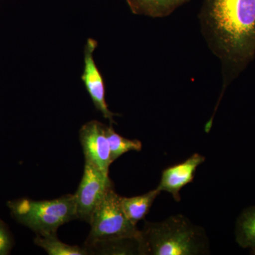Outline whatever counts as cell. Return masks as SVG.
<instances>
[{
	"label": "cell",
	"mask_w": 255,
	"mask_h": 255,
	"mask_svg": "<svg viewBox=\"0 0 255 255\" xmlns=\"http://www.w3.org/2000/svg\"><path fill=\"white\" fill-rule=\"evenodd\" d=\"M97 46L98 43L94 38L87 40L84 48V68L81 79L95 108L112 125L115 124L114 117L117 114L111 112L106 102L105 82L94 58Z\"/></svg>",
	"instance_id": "52a82bcc"
},
{
	"label": "cell",
	"mask_w": 255,
	"mask_h": 255,
	"mask_svg": "<svg viewBox=\"0 0 255 255\" xmlns=\"http://www.w3.org/2000/svg\"><path fill=\"white\" fill-rule=\"evenodd\" d=\"M112 188H114L113 183L109 174L85 161L81 182L74 194L77 219L90 223L95 210Z\"/></svg>",
	"instance_id": "5b68a950"
},
{
	"label": "cell",
	"mask_w": 255,
	"mask_h": 255,
	"mask_svg": "<svg viewBox=\"0 0 255 255\" xmlns=\"http://www.w3.org/2000/svg\"><path fill=\"white\" fill-rule=\"evenodd\" d=\"M89 224L91 230L85 246L98 242L140 237V231L126 216L121 204V196L114 188L107 192L95 210Z\"/></svg>",
	"instance_id": "277c9868"
},
{
	"label": "cell",
	"mask_w": 255,
	"mask_h": 255,
	"mask_svg": "<svg viewBox=\"0 0 255 255\" xmlns=\"http://www.w3.org/2000/svg\"><path fill=\"white\" fill-rule=\"evenodd\" d=\"M160 193L161 191L156 188L140 196L130 198L121 196L122 209L128 219L132 224L137 226L139 221L145 219L156 198Z\"/></svg>",
	"instance_id": "8fae6325"
},
{
	"label": "cell",
	"mask_w": 255,
	"mask_h": 255,
	"mask_svg": "<svg viewBox=\"0 0 255 255\" xmlns=\"http://www.w3.org/2000/svg\"><path fill=\"white\" fill-rule=\"evenodd\" d=\"M236 237L240 246L255 253V206L246 210L238 219Z\"/></svg>",
	"instance_id": "4fadbf2b"
},
{
	"label": "cell",
	"mask_w": 255,
	"mask_h": 255,
	"mask_svg": "<svg viewBox=\"0 0 255 255\" xmlns=\"http://www.w3.org/2000/svg\"><path fill=\"white\" fill-rule=\"evenodd\" d=\"M107 135L110 147L112 163L124 154L130 151L139 152L142 150V142L137 140H130L119 135L114 130L112 125L107 126Z\"/></svg>",
	"instance_id": "5bb4252c"
},
{
	"label": "cell",
	"mask_w": 255,
	"mask_h": 255,
	"mask_svg": "<svg viewBox=\"0 0 255 255\" xmlns=\"http://www.w3.org/2000/svg\"><path fill=\"white\" fill-rule=\"evenodd\" d=\"M14 241L9 228L0 219V255H9L13 248Z\"/></svg>",
	"instance_id": "9a60e30c"
},
{
	"label": "cell",
	"mask_w": 255,
	"mask_h": 255,
	"mask_svg": "<svg viewBox=\"0 0 255 255\" xmlns=\"http://www.w3.org/2000/svg\"><path fill=\"white\" fill-rule=\"evenodd\" d=\"M201 31L222 68L223 92L255 55V0H204Z\"/></svg>",
	"instance_id": "6da1fadb"
},
{
	"label": "cell",
	"mask_w": 255,
	"mask_h": 255,
	"mask_svg": "<svg viewBox=\"0 0 255 255\" xmlns=\"http://www.w3.org/2000/svg\"><path fill=\"white\" fill-rule=\"evenodd\" d=\"M11 216L39 236L57 233L65 223L77 219L75 196L67 194L53 200L19 199L9 201Z\"/></svg>",
	"instance_id": "3957f363"
},
{
	"label": "cell",
	"mask_w": 255,
	"mask_h": 255,
	"mask_svg": "<svg viewBox=\"0 0 255 255\" xmlns=\"http://www.w3.org/2000/svg\"><path fill=\"white\" fill-rule=\"evenodd\" d=\"M189 0H126L134 14L163 18L172 14Z\"/></svg>",
	"instance_id": "9c48e42d"
},
{
	"label": "cell",
	"mask_w": 255,
	"mask_h": 255,
	"mask_svg": "<svg viewBox=\"0 0 255 255\" xmlns=\"http://www.w3.org/2000/svg\"><path fill=\"white\" fill-rule=\"evenodd\" d=\"M84 247L86 248L88 255H140L139 238H121L98 242L91 246Z\"/></svg>",
	"instance_id": "30bf717a"
},
{
	"label": "cell",
	"mask_w": 255,
	"mask_h": 255,
	"mask_svg": "<svg viewBox=\"0 0 255 255\" xmlns=\"http://www.w3.org/2000/svg\"><path fill=\"white\" fill-rule=\"evenodd\" d=\"M35 245L43 248L49 255H87L86 248L78 246H70L60 241L57 233L39 236L36 235Z\"/></svg>",
	"instance_id": "7c38bea8"
},
{
	"label": "cell",
	"mask_w": 255,
	"mask_h": 255,
	"mask_svg": "<svg viewBox=\"0 0 255 255\" xmlns=\"http://www.w3.org/2000/svg\"><path fill=\"white\" fill-rule=\"evenodd\" d=\"M140 255H201L209 253L205 231L183 215L145 222L140 231Z\"/></svg>",
	"instance_id": "7a4b0ae2"
},
{
	"label": "cell",
	"mask_w": 255,
	"mask_h": 255,
	"mask_svg": "<svg viewBox=\"0 0 255 255\" xmlns=\"http://www.w3.org/2000/svg\"><path fill=\"white\" fill-rule=\"evenodd\" d=\"M205 159L204 156L195 153L184 162L164 169L157 189L172 194L174 200L179 202L180 191L194 181L196 169Z\"/></svg>",
	"instance_id": "ba28073f"
},
{
	"label": "cell",
	"mask_w": 255,
	"mask_h": 255,
	"mask_svg": "<svg viewBox=\"0 0 255 255\" xmlns=\"http://www.w3.org/2000/svg\"><path fill=\"white\" fill-rule=\"evenodd\" d=\"M107 127V125L99 121H90L80 129L79 138L85 161L94 164L104 173L109 174V169L112 163Z\"/></svg>",
	"instance_id": "8992f818"
}]
</instances>
